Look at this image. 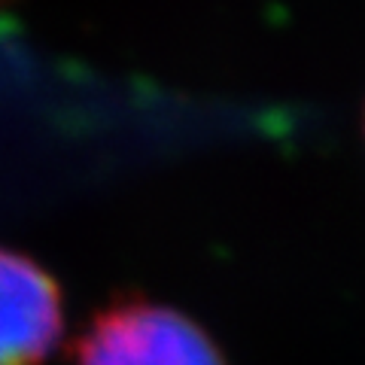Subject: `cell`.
I'll list each match as a JSON object with an SVG mask.
<instances>
[{"label": "cell", "mask_w": 365, "mask_h": 365, "mask_svg": "<svg viewBox=\"0 0 365 365\" xmlns=\"http://www.w3.org/2000/svg\"><path fill=\"white\" fill-rule=\"evenodd\" d=\"M73 365H228L198 319L140 295L110 302L73 344Z\"/></svg>", "instance_id": "obj_1"}, {"label": "cell", "mask_w": 365, "mask_h": 365, "mask_svg": "<svg viewBox=\"0 0 365 365\" xmlns=\"http://www.w3.org/2000/svg\"><path fill=\"white\" fill-rule=\"evenodd\" d=\"M61 338L58 280L31 256L0 247V365H43Z\"/></svg>", "instance_id": "obj_2"}, {"label": "cell", "mask_w": 365, "mask_h": 365, "mask_svg": "<svg viewBox=\"0 0 365 365\" xmlns=\"http://www.w3.org/2000/svg\"><path fill=\"white\" fill-rule=\"evenodd\" d=\"M362 134H365V110H362Z\"/></svg>", "instance_id": "obj_3"}, {"label": "cell", "mask_w": 365, "mask_h": 365, "mask_svg": "<svg viewBox=\"0 0 365 365\" xmlns=\"http://www.w3.org/2000/svg\"><path fill=\"white\" fill-rule=\"evenodd\" d=\"M0 4H4V0H0Z\"/></svg>", "instance_id": "obj_4"}]
</instances>
